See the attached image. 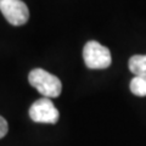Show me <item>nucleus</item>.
<instances>
[{
    "instance_id": "3",
    "label": "nucleus",
    "mask_w": 146,
    "mask_h": 146,
    "mask_svg": "<svg viewBox=\"0 0 146 146\" xmlns=\"http://www.w3.org/2000/svg\"><path fill=\"white\" fill-rule=\"evenodd\" d=\"M29 117L35 123L55 124L58 121L60 113L51 100L48 98H42L32 104L29 107Z\"/></svg>"
},
{
    "instance_id": "2",
    "label": "nucleus",
    "mask_w": 146,
    "mask_h": 146,
    "mask_svg": "<svg viewBox=\"0 0 146 146\" xmlns=\"http://www.w3.org/2000/svg\"><path fill=\"white\" fill-rule=\"evenodd\" d=\"M83 58L85 66L90 70H105L112 63L111 51L108 48L95 40H90L84 45Z\"/></svg>"
},
{
    "instance_id": "5",
    "label": "nucleus",
    "mask_w": 146,
    "mask_h": 146,
    "mask_svg": "<svg viewBox=\"0 0 146 146\" xmlns=\"http://www.w3.org/2000/svg\"><path fill=\"white\" fill-rule=\"evenodd\" d=\"M129 70L134 76H146V55H134L129 60Z\"/></svg>"
},
{
    "instance_id": "6",
    "label": "nucleus",
    "mask_w": 146,
    "mask_h": 146,
    "mask_svg": "<svg viewBox=\"0 0 146 146\" xmlns=\"http://www.w3.org/2000/svg\"><path fill=\"white\" fill-rule=\"evenodd\" d=\"M130 91L136 96H146V76H135L130 80Z\"/></svg>"
},
{
    "instance_id": "4",
    "label": "nucleus",
    "mask_w": 146,
    "mask_h": 146,
    "mask_svg": "<svg viewBox=\"0 0 146 146\" xmlns=\"http://www.w3.org/2000/svg\"><path fill=\"white\" fill-rule=\"evenodd\" d=\"M0 11L12 26L26 25L29 18V10L22 0H0Z\"/></svg>"
},
{
    "instance_id": "1",
    "label": "nucleus",
    "mask_w": 146,
    "mask_h": 146,
    "mask_svg": "<svg viewBox=\"0 0 146 146\" xmlns=\"http://www.w3.org/2000/svg\"><path fill=\"white\" fill-rule=\"evenodd\" d=\"M29 84L35 88L43 95L44 98L54 99L58 98L62 90L61 80L56 76L49 73L43 68H35L32 70L28 74Z\"/></svg>"
},
{
    "instance_id": "7",
    "label": "nucleus",
    "mask_w": 146,
    "mask_h": 146,
    "mask_svg": "<svg viewBox=\"0 0 146 146\" xmlns=\"http://www.w3.org/2000/svg\"><path fill=\"white\" fill-rule=\"evenodd\" d=\"M7 130H9V125L6 119L0 116V139H3L7 134Z\"/></svg>"
}]
</instances>
